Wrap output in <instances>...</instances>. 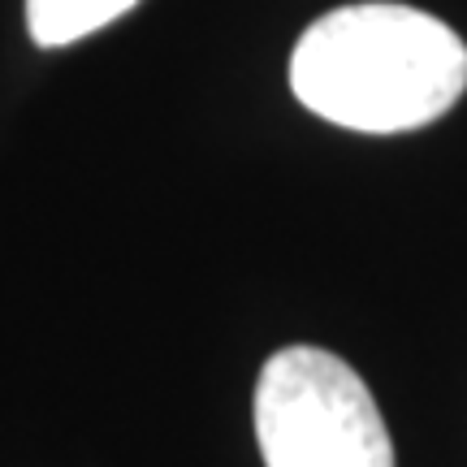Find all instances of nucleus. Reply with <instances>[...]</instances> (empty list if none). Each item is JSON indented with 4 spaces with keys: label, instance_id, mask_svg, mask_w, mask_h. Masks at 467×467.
<instances>
[{
    "label": "nucleus",
    "instance_id": "f03ea898",
    "mask_svg": "<svg viewBox=\"0 0 467 467\" xmlns=\"http://www.w3.org/2000/svg\"><path fill=\"white\" fill-rule=\"evenodd\" d=\"M265 467H394V441L359 372L320 347H285L255 381Z\"/></svg>",
    "mask_w": 467,
    "mask_h": 467
},
{
    "label": "nucleus",
    "instance_id": "f257e3e1",
    "mask_svg": "<svg viewBox=\"0 0 467 467\" xmlns=\"http://www.w3.org/2000/svg\"><path fill=\"white\" fill-rule=\"evenodd\" d=\"M290 87L303 109L342 130H420L463 100L467 44L411 5H342L299 35Z\"/></svg>",
    "mask_w": 467,
    "mask_h": 467
},
{
    "label": "nucleus",
    "instance_id": "7ed1b4c3",
    "mask_svg": "<svg viewBox=\"0 0 467 467\" xmlns=\"http://www.w3.org/2000/svg\"><path fill=\"white\" fill-rule=\"evenodd\" d=\"M139 0H26V31L39 48H66L130 14Z\"/></svg>",
    "mask_w": 467,
    "mask_h": 467
}]
</instances>
